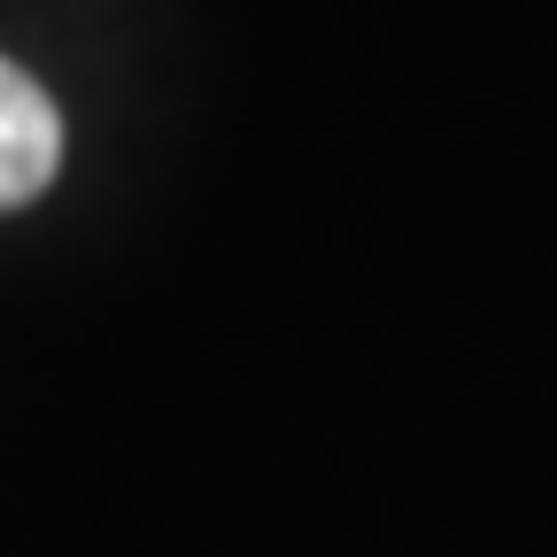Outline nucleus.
Returning a JSON list of instances; mask_svg holds the SVG:
<instances>
[{"label": "nucleus", "mask_w": 557, "mask_h": 557, "mask_svg": "<svg viewBox=\"0 0 557 557\" xmlns=\"http://www.w3.org/2000/svg\"><path fill=\"white\" fill-rule=\"evenodd\" d=\"M62 163V116L54 101L24 78L16 62H0V209L32 201Z\"/></svg>", "instance_id": "f257e3e1"}]
</instances>
